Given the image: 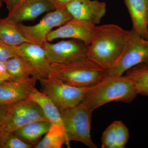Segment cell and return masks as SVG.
Masks as SVG:
<instances>
[{
    "label": "cell",
    "mask_w": 148,
    "mask_h": 148,
    "mask_svg": "<svg viewBox=\"0 0 148 148\" xmlns=\"http://www.w3.org/2000/svg\"><path fill=\"white\" fill-rule=\"evenodd\" d=\"M88 46L79 40L47 42L43 46L50 64H66L87 57Z\"/></svg>",
    "instance_id": "cell-9"
},
{
    "label": "cell",
    "mask_w": 148,
    "mask_h": 148,
    "mask_svg": "<svg viewBox=\"0 0 148 148\" xmlns=\"http://www.w3.org/2000/svg\"><path fill=\"white\" fill-rule=\"evenodd\" d=\"M39 81L42 92L50 98L60 112L78 105L91 87L71 85L51 75Z\"/></svg>",
    "instance_id": "cell-5"
},
{
    "label": "cell",
    "mask_w": 148,
    "mask_h": 148,
    "mask_svg": "<svg viewBox=\"0 0 148 148\" xmlns=\"http://www.w3.org/2000/svg\"><path fill=\"white\" fill-rule=\"evenodd\" d=\"M52 123L49 121H38L23 125L14 132L15 135L25 143L35 147L42 135L46 134Z\"/></svg>",
    "instance_id": "cell-16"
},
{
    "label": "cell",
    "mask_w": 148,
    "mask_h": 148,
    "mask_svg": "<svg viewBox=\"0 0 148 148\" xmlns=\"http://www.w3.org/2000/svg\"><path fill=\"white\" fill-rule=\"evenodd\" d=\"M5 81H2V80L0 79V84H1L3 83Z\"/></svg>",
    "instance_id": "cell-32"
},
{
    "label": "cell",
    "mask_w": 148,
    "mask_h": 148,
    "mask_svg": "<svg viewBox=\"0 0 148 148\" xmlns=\"http://www.w3.org/2000/svg\"><path fill=\"white\" fill-rule=\"evenodd\" d=\"M55 10L51 0H22L6 17L18 24L35 20L43 13Z\"/></svg>",
    "instance_id": "cell-14"
},
{
    "label": "cell",
    "mask_w": 148,
    "mask_h": 148,
    "mask_svg": "<svg viewBox=\"0 0 148 148\" xmlns=\"http://www.w3.org/2000/svg\"><path fill=\"white\" fill-rule=\"evenodd\" d=\"M116 147L124 148L129 139V130L121 121H116Z\"/></svg>",
    "instance_id": "cell-23"
},
{
    "label": "cell",
    "mask_w": 148,
    "mask_h": 148,
    "mask_svg": "<svg viewBox=\"0 0 148 148\" xmlns=\"http://www.w3.org/2000/svg\"><path fill=\"white\" fill-rule=\"evenodd\" d=\"M10 80H16L34 76V70L28 61L21 56L10 58L5 62Z\"/></svg>",
    "instance_id": "cell-19"
},
{
    "label": "cell",
    "mask_w": 148,
    "mask_h": 148,
    "mask_svg": "<svg viewBox=\"0 0 148 148\" xmlns=\"http://www.w3.org/2000/svg\"><path fill=\"white\" fill-rule=\"evenodd\" d=\"M61 112L67 147H69L70 141H75L89 148H97L90 136L92 110L81 103L74 108Z\"/></svg>",
    "instance_id": "cell-4"
},
{
    "label": "cell",
    "mask_w": 148,
    "mask_h": 148,
    "mask_svg": "<svg viewBox=\"0 0 148 148\" xmlns=\"http://www.w3.org/2000/svg\"><path fill=\"white\" fill-rule=\"evenodd\" d=\"M29 99L38 104L46 117L52 124L58 125L64 130L61 112L47 95L35 88L29 96Z\"/></svg>",
    "instance_id": "cell-17"
},
{
    "label": "cell",
    "mask_w": 148,
    "mask_h": 148,
    "mask_svg": "<svg viewBox=\"0 0 148 148\" xmlns=\"http://www.w3.org/2000/svg\"><path fill=\"white\" fill-rule=\"evenodd\" d=\"M3 2L2 0H0V8L1 7L2 5Z\"/></svg>",
    "instance_id": "cell-31"
},
{
    "label": "cell",
    "mask_w": 148,
    "mask_h": 148,
    "mask_svg": "<svg viewBox=\"0 0 148 148\" xmlns=\"http://www.w3.org/2000/svg\"><path fill=\"white\" fill-rule=\"evenodd\" d=\"M138 94L133 81L129 77L107 76L90 87L81 103L93 112L110 102L131 103Z\"/></svg>",
    "instance_id": "cell-2"
},
{
    "label": "cell",
    "mask_w": 148,
    "mask_h": 148,
    "mask_svg": "<svg viewBox=\"0 0 148 148\" xmlns=\"http://www.w3.org/2000/svg\"><path fill=\"white\" fill-rule=\"evenodd\" d=\"M116 123L114 121L104 131L101 138L102 148H116Z\"/></svg>",
    "instance_id": "cell-24"
},
{
    "label": "cell",
    "mask_w": 148,
    "mask_h": 148,
    "mask_svg": "<svg viewBox=\"0 0 148 148\" xmlns=\"http://www.w3.org/2000/svg\"><path fill=\"white\" fill-rule=\"evenodd\" d=\"M131 17L132 29L144 38L148 40L147 21L148 0H124Z\"/></svg>",
    "instance_id": "cell-15"
},
{
    "label": "cell",
    "mask_w": 148,
    "mask_h": 148,
    "mask_svg": "<svg viewBox=\"0 0 148 148\" xmlns=\"http://www.w3.org/2000/svg\"><path fill=\"white\" fill-rule=\"evenodd\" d=\"M125 75L132 80L138 94L148 96V63L134 66L126 71Z\"/></svg>",
    "instance_id": "cell-20"
},
{
    "label": "cell",
    "mask_w": 148,
    "mask_h": 148,
    "mask_svg": "<svg viewBox=\"0 0 148 148\" xmlns=\"http://www.w3.org/2000/svg\"><path fill=\"white\" fill-rule=\"evenodd\" d=\"M0 40L12 46L32 43L23 34L18 24L7 17L0 18Z\"/></svg>",
    "instance_id": "cell-18"
},
{
    "label": "cell",
    "mask_w": 148,
    "mask_h": 148,
    "mask_svg": "<svg viewBox=\"0 0 148 148\" xmlns=\"http://www.w3.org/2000/svg\"><path fill=\"white\" fill-rule=\"evenodd\" d=\"M18 49L19 55L26 59L32 66L34 77L39 81L48 78L51 74L52 67L43 47L27 42L18 46Z\"/></svg>",
    "instance_id": "cell-11"
},
{
    "label": "cell",
    "mask_w": 148,
    "mask_h": 148,
    "mask_svg": "<svg viewBox=\"0 0 148 148\" xmlns=\"http://www.w3.org/2000/svg\"><path fill=\"white\" fill-rule=\"evenodd\" d=\"M0 148H2V147H1V139H0Z\"/></svg>",
    "instance_id": "cell-33"
},
{
    "label": "cell",
    "mask_w": 148,
    "mask_h": 148,
    "mask_svg": "<svg viewBox=\"0 0 148 148\" xmlns=\"http://www.w3.org/2000/svg\"><path fill=\"white\" fill-rule=\"evenodd\" d=\"M0 79L3 81H10V77L5 63L0 62Z\"/></svg>",
    "instance_id": "cell-26"
},
{
    "label": "cell",
    "mask_w": 148,
    "mask_h": 148,
    "mask_svg": "<svg viewBox=\"0 0 148 148\" xmlns=\"http://www.w3.org/2000/svg\"><path fill=\"white\" fill-rule=\"evenodd\" d=\"M95 25L89 21L72 18L60 28L51 31L47 36V41L58 38L79 40L89 46L94 36Z\"/></svg>",
    "instance_id": "cell-10"
},
{
    "label": "cell",
    "mask_w": 148,
    "mask_h": 148,
    "mask_svg": "<svg viewBox=\"0 0 148 148\" xmlns=\"http://www.w3.org/2000/svg\"><path fill=\"white\" fill-rule=\"evenodd\" d=\"M42 120L49 121L38 104L28 98L8 106L5 119L0 130L13 132L27 123Z\"/></svg>",
    "instance_id": "cell-7"
},
{
    "label": "cell",
    "mask_w": 148,
    "mask_h": 148,
    "mask_svg": "<svg viewBox=\"0 0 148 148\" xmlns=\"http://www.w3.org/2000/svg\"><path fill=\"white\" fill-rule=\"evenodd\" d=\"M0 128H1V127H0ZM0 131H1V130H0Z\"/></svg>",
    "instance_id": "cell-34"
},
{
    "label": "cell",
    "mask_w": 148,
    "mask_h": 148,
    "mask_svg": "<svg viewBox=\"0 0 148 148\" xmlns=\"http://www.w3.org/2000/svg\"><path fill=\"white\" fill-rule=\"evenodd\" d=\"M2 148H31L33 146L22 141L14 132L0 131Z\"/></svg>",
    "instance_id": "cell-22"
},
{
    "label": "cell",
    "mask_w": 148,
    "mask_h": 148,
    "mask_svg": "<svg viewBox=\"0 0 148 148\" xmlns=\"http://www.w3.org/2000/svg\"><path fill=\"white\" fill-rule=\"evenodd\" d=\"M56 8V9L66 8V6L74 0H51Z\"/></svg>",
    "instance_id": "cell-28"
},
{
    "label": "cell",
    "mask_w": 148,
    "mask_h": 148,
    "mask_svg": "<svg viewBox=\"0 0 148 148\" xmlns=\"http://www.w3.org/2000/svg\"><path fill=\"white\" fill-rule=\"evenodd\" d=\"M7 108L8 106L0 105V127L4 121Z\"/></svg>",
    "instance_id": "cell-29"
},
{
    "label": "cell",
    "mask_w": 148,
    "mask_h": 148,
    "mask_svg": "<svg viewBox=\"0 0 148 148\" xmlns=\"http://www.w3.org/2000/svg\"><path fill=\"white\" fill-rule=\"evenodd\" d=\"M19 55L18 46L9 45L0 40V62L5 63L10 58Z\"/></svg>",
    "instance_id": "cell-25"
},
{
    "label": "cell",
    "mask_w": 148,
    "mask_h": 148,
    "mask_svg": "<svg viewBox=\"0 0 148 148\" xmlns=\"http://www.w3.org/2000/svg\"><path fill=\"white\" fill-rule=\"evenodd\" d=\"M72 18L66 8H64L48 14L36 25L27 26L22 23L17 24L23 34L32 43L43 47L48 42V35L52 29L64 25Z\"/></svg>",
    "instance_id": "cell-8"
},
{
    "label": "cell",
    "mask_w": 148,
    "mask_h": 148,
    "mask_svg": "<svg viewBox=\"0 0 148 148\" xmlns=\"http://www.w3.org/2000/svg\"><path fill=\"white\" fill-rule=\"evenodd\" d=\"M147 23L148 25V0L147 2Z\"/></svg>",
    "instance_id": "cell-30"
},
{
    "label": "cell",
    "mask_w": 148,
    "mask_h": 148,
    "mask_svg": "<svg viewBox=\"0 0 148 148\" xmlns=\"http://www.w3.org/2000/svg\"><path fill=\"white\" fill-rule=\"evenodd\" d=\"M51 75L71 85L91 87L103 80L108 70L86 58L66 64H52Z\"/></svg>",
    "instance_id": "cell-3"
},
{
    "label": "cell",
    "mask_w": 148,
    "mask_h": 148,
    "mask_svg": "<svg viewBox=\"0 0 148 148\" xmlns=\"http://www.w3.org/2000/svg\"><path fill=\"white\" fill-rule=\"evenodd\" d=\"M37 81L34 77H30L4 82L0 84V105L9 106L28 99Z\"/></svg>",
    "instance_id": "cell-12"
},
{
    "label": "cell",
    "mask_w": 148,
    "mask_h": 148,
    "mask_svg": "<svg viewBox=\"0 0 148 148\" xmlns=\"http://www.w3.org/2000/svg\"><path fill=\"white\" fill-rule=\"evenodd\" d=\"M22 0H2L3 2L5 4L8 10L9 13L12 11L18 5Z\"/></svg>",
    "instance_id": "cell-27"
},
{
    "label": "cell",
    "mask_w": 148,
    "mask_h": 148,
    "mask_svg": "<svg viewBox=\"0 0 148 148\" xmlns=\"http://www.w3.org/2000/svg\"><path fill=\"white\" fill-rule=\"evenodd\" d=\"M67 145L65 130L62 127L52 124L43 138L35 146L36 148H61Z\"/></svg>",
    "instance_id": "cell-21"
},
{
    "label": "cell",
    "mask_w": 148,
    "mask_h": 148,
    "mask_svg": "<svg viewBox=\"0 0 148 148\" xmlns=\"http://www.w3.org/2000/svg\"><path fill=\"white\" fill-rule=\"evenodd\" d=\"M130 32L115 24L95 26L88 58L108 70L110 69L121 56Z\"/></svg>",
    "instance_id": "cell-1"
},
{
    "label": "cell",
    "mask_w": 148,
    "mask_h": 148,
    "mask_svg": "<svg viewBox=\"0 0 148 148\" xmlns=\"http://www.w3.org/2000/svg\"><path fill=\"white\" fill-rule=\"evenodd\" d=\"M142 63H148V40L132 29L121 56L108 70L106 77L122 75L130 69Z\"/></svg>",
    "instance_id": "cell-6"
},
{
    "label": "cell",
    "mask_w": 148,
    "mask_h": 148,
    "mask_svg": "<svg viewBox=\"0 0 148 148\" xmlns=\"http://www.w3.org/2000/svg\"><path fill=\"white\" fill-rule=\"evenodd\" d=\"M66 8L73 18L89 21L95 26L106 15L107 5L98 0H74Z\"/></svg>",
    "instance_id": "cell-13"
}]
</instances>
